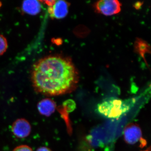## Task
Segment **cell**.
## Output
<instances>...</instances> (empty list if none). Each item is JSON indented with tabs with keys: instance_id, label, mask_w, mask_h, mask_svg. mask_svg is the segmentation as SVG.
<instances>
[{
	"instance_id": "1",
	"label": "cell",
	"mask_w": 151,
	"mask_h": 151,
	"mask_svg": "<svg viewBox=\"0 0 151 151\" xmlns=\"http://www.w3.org/2000/svg\"><path fill=\"white\" fill-rule=\"evenodd\" d=\"M79 75L70 58L50 55L42 58L34 65L32 81L36 91L47 96L70 93L76 88Z\"/></svg>"
},
{
	"instance_id": "2",
	"label": "cell",
	"mask_w": 151,
	"mask_h": 151,
	"mask_svg": "<svg viewBox=\"0 0 151 151\" xmlns=\"http://www.w3.org/2000/svg\"><path fill=\"white\" fill-rule=\"evenodd\" d=\"M129 104L120 99L112 98L104 100L97 105L98 113L105 118L118 119L129 110Z\"/></svg>"
},
{
	"instance_id": "3",
	"label": "cell",
	"mask_w": 151,
	"mask_h": 151,
	"mask_svg": "<svg viewBox=\"0 0 151 151\" xmlns=\"http://www.w3.org/2000/svg\"><path fill=\"white\" fill-rule=\"evenodd\" d=\"M122 4L116 0H103L94 3V10L97 13L110 16L119 13L121 11Z\"/></svg>"
},
{
	"instance_id": "4",
	"label": "cell",
	"mask_w": 151,
	"mask_h": 151,
	"mask_svg": "<svg viewBox=\"0 0 151 151\" xmlns=\"http://www.w3.org/2000/svg\"><path fill=\"white\" fill-rule=\"evenodd\" d=\"M124 140L129 145H134L141 141L142 145H145V140L142 139V134L140 127L136 124L127 125L124 130Z\"/></svg>"
},
{
	"instance_id": "5",
	"label": "cell",
	"mask_w": 151,
	"mask_h": 151,
	"mask_svg": "<svg viewBox=\"0 0 151 151\" xmlns=\"http://www.w3.org/2000/svg\"><path fill=\"white\" fill-rule=\"evenodd\" d=\"M12 131L17 138L22 139L29 136L31 132V127L27 120L19 119L14 122L12 125Z\"/></svg>"
},
{
	"instance_id": "6",
	"label": "cell",
	"mask_w": 151,
	"mask_h": 151,
	"mask_svg": "<svg viewBox=\"0 0 151 151\" xmlns=\"http://www.w3.org/2000/svg\"><path fill=\"white\" fill-rule=\"evenodd\" d=\"M69 6V3L65 1H55L54 4L49 8V13L53 18H63L68 13Z\"/></svg>"
},
{
	"instance_id": "7",
	"label": "cell",
	"mask_w": 151,
	"mask_h": 151,
	"mask_svg": "<svg viewBox=\"0 0 151 151\" xmlns=\"http://www.w3.org/2000/svg\"><path fill=\"white\" fill-rule=\"evenodd\" d=\"M37 109L40 114L48 117L55 111L56 104L53 100L46 98L41 100L37 104Z\"/></svg>"
},
{
	"instance_id": "8",
	"label": "cell",
	"mask_w": 151,
	"mask_h": 151,
	"mask_svg": "<svg viewBox=\"0 0 151 151\" xmlns=\"http://www.w3.org/2000/svg\"><path fill=\"white\" fill-rule=\"evenodd\" d=\"M41 4L37 1H24L23 3L22 9L25 12L31 15L39 13L41 10Z\"/></svg>"
},
{
	"instance_id": "9",
	"label": "cell",
	"mask_w": 151,
	"mask_h": 151,
	"mask_svg": "<svg viewBox=\"0 0 151 151\" xmlns=\"http://www.w3.org/2000/svg\"><path fill=\"white\" fill-rule=\"evenodd\" d=\"M135 48L140 54L142 55L145 53L146 52H148V46L147 44L144 41L138 40L136 42Z\"/></svg>"
},
{
	"instance_id": "10",
	"label": "cell",
	"mask_w": 151,
	"mask_h": 151,
	"mask_svg": "<svg viewBox=\"0 0 151 151\" xmlns=\"http://www.w3.org/2000/svg\"><path fill=\"white\" fill-rule=\"evenodd\" d=\"M7 47V41L4 36L0 34V56L5 52Z\"/></svg>"
},
{
	"instance_id": "11",
	"label": "cell",
	"mask_w": 151,
	"mask_h": 151,
	"mask_svg": "<svg viewBox=\"0 0 151 151\" xmlns=\"http://www.w3.org/2000/svg\"><path fill=\"white\" fill-rule=\"evenodd\" d=\"M13 151H33L32 149L27 145H22L16 147Z\"/></svg>"
},
{
	"instance_id": "12",
	"label": "cell",
	"mask_w": 151,
	"mask_h": 151,
	"mask_svg": "<svg viewBox=\"0 0 151 151\" xmlns=\"http://www.w3.org/2000/svg\"><path fill=\"white\" fill-rule=\"evenodd\" d=\"M36 151H52L50 149L45 147H40Z\"/></svg>"
},
{
	"instance_id": "13",
	"label": "cell",
	"mask_w": 151,
	"mask_h": 151,
	"mask_svg": "<svg viewBox=\"0 0 151 151\" xmlns=\"http://www.w3.org/2000/svg\"><path fill=\"white\" fill-rule=\"evenodd\" d=\"M45 2V4H47L49 7L51 6L54 4V3H55V1H44Z\"/></svg>"
},
{
	"instance_id": "14",
	"label": "cell",
	"mask_w": 151,
	"mask_h": 151,
	"mask_svg": "<svg viewBox=\"0 0 151 151\" xmlns=\"http://www.w3.org/2000/svg\"><path fill=\"white\" fill-rule=\"evenodd\" d=\"M144 151H150V150H148V149H147V150H145Z\"/></svg>"
}]
</instances>
